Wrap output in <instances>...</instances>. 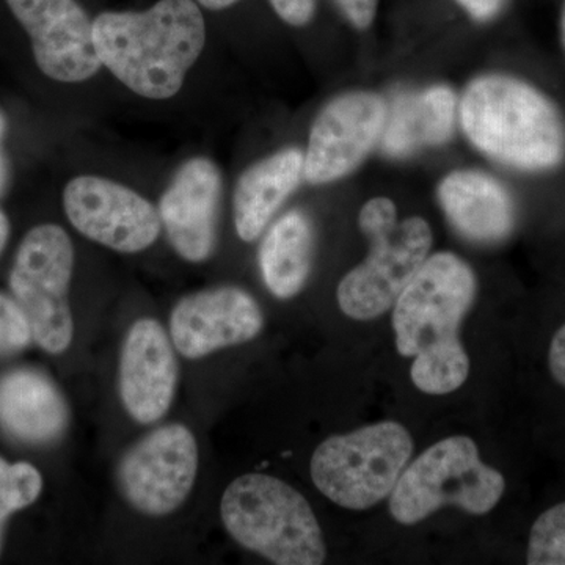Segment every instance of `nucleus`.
I'll return each mask as SVG.
<instances>
[{
	"mask_svg": "<svg viewBox=\"0 0 565 565\" xmlns=\"http://www.w3.org/2000/svg\"><path fill=\"white\" fill-rule=\"evenodd\" d=\"M478 294L473 269L451 252L435 253L393 305L397 352L414 359L416 388L433 396L459 390L470 374L460 326Z\"/></svg>",
	"mask_w": 565,
	"mask_h": 565,
	"instance_id": "nucleus-1",
	"label": "nucleus"
},
{
	"mask_svg": "<svg viewBox=\"0 0 565 565\" xmlns=\"http://www.w3.org/2000/svg\"><path fill=\"white\" fill-rule=\"evenodd\" d=\"M104 68L141 98H173L206 44L195 0H158L145 10H107L93 18Z\"/></svg>",
	"mask_w": 565,
	"mask_h": 565,
	"instance_id": "nucleus-2",
	"label": "nucleus"
},
{
	"mask_svg": "<svg viewBox=\"0 0 565 565\" xmlns=\"http://www.w3.org/2000/svg\"><path fill=\"white\" fill-rule=\"evenodd\" d=\"M465 136L487 158L520 172H548L565 159V126L534 85L486 74L468 84L459 107Z\"/></svg>",
	"mask_w": 565,
	"mask_h": 565,
	"instance_id": "nucleus-3",
	"label": "nucleus"
},
{
	"mask_svg": "<svg viewBox=\"0 0 565 565\" xmlns=\"http://www.w3.org/2000/svg\"><path fill=\"white\" fill-rule=\"evenodd\" d=\"M223 526L256 555L278 565H319L327 550L321 525L302 493L274 476L234 479L222 497Z\"/></svg>",
	"mask_w": 565,
	"mask_h": 565,
	"instance_id": "nucleus-4",
	"label": "nucleus"
},
{
	"mask_svg": "<svg viewBox=\"0 0 565 565\" xmlns=\"http://www.w3.org/2000/svg\"><path fill=\"white\" fill-rule=\"evenodd\" d=\"M359 226L370 241V253L338 285L341 311L355 321L385 315L408 281L429 258L434 236L423 217L397 218V207L386 196L364 203Z\"/></svg>",
	"mask_w": 565,
	"mask_h": 565,
	"instance_id": "nucleus-5",
	"label": "nucleus"
},
{
	"mask_svg": "<svg viewBox=\"0 0 565 565\" xmlns=\"http://www.w3.org/2000/svg\"><path fill=\"white\" fill-rule=\"evenodd\" d=\"M505 490L504 476L482 462L467 435L445 438L408 463L390 494V512L401 525L423 522L444 505L471 515L489 514Z\"/></svg>",
	"mask_w": 565,
	"mask_h": 565,
	"instance_id": "nucleus-6",
	"label": "nucleus"
},
{
	"mask_svg": "<svg viewBox=\"0 0 565 565\" xmlns=\"http://www.w3.org/2000/svg\"><path fill=\"white\" fill-rule=\"evenodd\" d=\"M414 455L403 424L382 422L332 435L316 449L311 479L334 504L364 511L392 494Z\"/></svg>",
	"mask_w": 565,
	"mask_h": 565,
	"instance_id": "nucleus-7",
	"label": "nucleus"
},
{
	"mask_svg": "<svg viewBox=\"0 0 565 565\" xmlns=\"http://www.w3.org/2000/svg\"><path fill=\"white\" fill-rule=\"evenodd\" d=\"M74 270V247L68 233L54 223L25 234L10 273L11 296L31 323L33 340L44 351L65 352L74 323L68 289Z\"/></svg>",
	"mask_w": 565,
	"mask_h": 565,
	"instance_id": "nucleus-8",
	"label": "nucleus"
},
{
	"mask_svg": "<svg viewBox=\"0 0 565 565\" xmlns=\"http://www.w3.org/2000/svg\"><path fill=\"white\" fill-rule=\"evenodd\" d=\"M199 473V445L184 424H166L134 445L118 465L122 497L140 514L180 509Z\"/></svg>",
	"mask_w": 565,
	"mask_h": 565,
	"instance_id": "nucleus-9",
	"label": "nucleus"
},
{
	"mask_svg": "<svg viewBox=\"0 0 565 565\" xmlns=\"http://www.w3.org/2000/svg\"><path fill=\"white\" fill-rule=\"evenodd\" d=\"M63 207L82 236L115 252L147 250L161 234L158 207L140 193L107 178H73L63 191Z\"/></svg>",
	"mask_w": 565,
	"mask_h": 565,
	"instance_id": "nucleus-10",
	"label": "nucleus"
},
{
	"mask_svg": "<svg viewBox=\"0 0 565 565\" xmlns=\"http://www.w3.org/2000/svg\"><path fill=\"white\" fill-rule=\"evenodd\" d=\"M386 107L382 96L370 92L344 93L327 103L303 151L305 181L330 184L353 172L381 140Z\"/></svg>",
	"mask_w": 565,
	"mask_h": 565,
	"instance_id": "nucleus-11",
	"label": "nucleus"
},
{
	"mask_svg": "<svg viewBox=\"0 0 565 565\" xmlns=\"http://www.w3.org/2000/svg\"><path fill=\"white\" fill-rule=\"evenodd\" d=\"M31 39L44 76L63 84L92 79L99 68L93 20L77 0H6Z\"/></svg>",
	"mask_w": 565,
	"mask_h": 565,
	"instance_id": "nucleus-12",
	"label": "nucleus"
},
{
	"mask_svg": "<svg viewBox=\"0 0 565 565\" xmlns=\"http://www.w3.org/2000/svg\"><path fill=\"white\" fill-rule=\"evenodd\" d=\"M264 315L255 297L237 286H218L182 297L170 315V337L185 359L255 340Z\"/></svg>",
	"mask_w": 565,
	"mask_h": 565,
	"instance_id": "nucleus-13",
	"label": "nucleus"
},
{
	"mask_svg": "<svg viewBox=\"0 0 565 565\" xmlns=\"http://www.w3.org/2000/svg\"><path fill=\"white\" fill-rule=\"evenodd\" d=\"M222 173L207 158L182 163L159 202V215L174 252L189 263L211 258L217 243Z\"/></svg>",
	"mask_w": 565,
	"mask_h": 565,
	"instance_id": "nucleus-14",
	"label": "nucleus"
},
{
	"mask_svg": "<svg viewBox=\"0 0 565 565\" xmlns=\"http://www.w3.org/2000/svg\"><path fill=\"white\" fill-rule=\"evenodd\" d=\"M178 385V360L161 323L143 318L132 323L120 355L118 388L134 422H159L172 407Z\"/></svg>",
	"mask_w": 565,
	"mask_h": 565,
	"instance_id": "nucleus-15",
	"label": "nucleus"
},
{
	"mask_svg": "<svg viewBox=\"0 0 565 565\" xmlns=\"http://www.w3.org/2000/svg\"><path fill=\"white\" fill-rule=\"evenodd\" d=\"M438 202L456 232L473 243H501L514 232V199L492 174L479 170L449 173L438 185Z\"/></svg>",
	"mask_w": 565,
	"mask_h": 565,
	"instance_id": "nucleus-16",
	"label": "nucleus"
},
{
	"mask_svg": "<svg viewBox=\"0 0 565 565\" xmlns=\"http://www.w3.org/2000/svg\"><path fill=\"white\" fill-rule=\"evenodd\" d=\"M68 404L47 375L17 370L0 379V426L24 444H51L65 434Z\"/></svg>",
	"mask_w": 565,
	"mask_h": 565,
	"instance_id": "nucleus-17",
	"label": "nucleus"
},
{
	"mask_svg": "<svg viewBox=\"0 0 565 565\" xmlns=\"http://www.w3.org/2000/svg\"><path fill=\"white\" fill-rule=\"evenodd\" d=\"M303 163L302 150L282 148L241 174L234 189L233 217L237 236L244 243L258 239L281 204L302 184Z\"/></svg>",
	"mask_w": 565,
	"mask_h": 565,
	"instance_id": "nucleus-18",
	"label": "nucleus"
},
{
	"mask_svg": "<svg viewBox=\"0 0 565 565\" xmlns=\"http://www.w3.org/2000/svg\"><path fill=\"white\" fill-rule=\"evenodd\" d=\"M457 99L445 85L399 93L386 107L381 136L382 151L390 158H407L427 147H438L455 132Z\"/></svg>",
	"mask_w": 565,
	"mask_h": 565,
	"instance_id": "nucleus-19",
	"label": "nucleus"
},
{
	"mask_svg": "<svg viewBox=\"0 0 565 565\" xmlns=\"http://www.w3.org/2000/svg\"><path fill=\"white\" fill-rule=\"evenodd\" d=\"M315 232L305 212L282 214L264 234L258 263L264 285L277 299H292L302 291L311 274Z\"/></svg>",
	"mask_w": 565,
	"mask_h": 565,
	"instance_id": "nucleus-20",
	"label": "nucleus"
},
{
	"mask_svg": "<svg viewBox=\"0 0 565 565\" xmlns=\"http://www.w3.org/2000/svg\"><path fill=\"white\" fill-rule=\"evenodd\" d=\"M530 565H565V501L535 520L527 541Z\"/></svg>",
	"mask_w": 565,
	"mask_h": 565,
	"instance_id": "nucleus-21",
	"label": "nucleus"
},
{
	"mask_svg": "<svg viewBox=\"0 0 565 565\" xmlns=\"http://www.w3.org/2000/svg\"><path fill=\"white\" fill-rule=\"evenodd\" d=\"M43 479L31 463H9L0 457V523L13 512L21 511L39 500Z\"/></svg>",
	"mask_w": 565,
	"mask_h": 565,
	"instance_id": "nucleus-22",
	"label": "nucleus"
},
{
	"mask_svg": "<svg viewBox=\"0 0 565 565\" xmlns=\"http://www.w3.org/2000/svg\"><path fill=\"white\" fill-rule=\"evenodd\" d=\"M31 323L13 297L0 294V353L20 352L32 343Z\"/></svg>",
	"mask_w": 565,
	"mask_h": 565,
	"instance_id": "nucleus-23",
	"label": "nucleus"
},
{
	"mask_svg": "<svg viewBox=\"0 0 565 565\" xmlns=\"http://www.w3.org/2000/svg\"><path fill=\"white\" fill-rule=\"evenodd\" d=\"M282 22L292 28L310 24L316 13V0H269Z\"/></svg>",
	"mask_w": 565,
	"mask_h": 565,
	"instance_id": "nucleus-24",
	"label": "nucleus"
},
{
	"mask_svg": "<svg viewBox=\"0 0 565 565\" xmlns=\"http://www.w3.org/2000/svg\"><path fill=\"white\" fill-rule=\"evenodd\" d=\"M353 28L359 31L370 28L374 22L379 0H334Z\"/></svg>",
	"mask_w": 565,
	"mask_h": 565,
	"instance_id": "nucleus-25",
	"label": "nucleus"
},
{
	"mask_svg": "<svg viewBox=\"0 0 565 565\" xmlns=\"http://www.w3.org/2000/svg\"><path fill=\"white\" fill-rule=\"evenodd\" d=\"M550 374L565 388V323L553 337L548 349Z\"/></svg>",
	"mask_w": 565,
	"mask_h": 565,
	"instance_id": "nucleus-26",
	"label": "nucleus"
},
{
	"mask_svg": "<svg viewBox=\"0 0 565 565\" xmlns=\"http://www.w3.org/2000/svg\"><path fill=\"white\" fill-rule=\"evenodd\" d=\"M475 21L489 22L503 11L505 0H456Z\"/></svg>",
	"mask_w": 565,
	"mask_h": 565,
	"instance_id": "nucleus-27",
	"label": "nucleus"
},
{
	"mask_svg": "<svg viewBox=\"0 0 565 565\" xmlns=\"http://www.w3.org/2000/svg\"><path fill=\"white\" fill-rule=\"evenodd\" d=\"M7 132V120L6 115L0 110V193L6 191L7 184L10 180V166L9 159H7L6 152H3L2 141Z\"/></svg>",
	"mask_w": 565,
	"mask_h": 565,
	"instance_id": "nucleus-28",
	"label": "nucleus"
},
{
	"mask_svg": "<svg viewBox=\"0 0 565 565\" xmlns=\"http://www.w3.org/2000/svg\"><path fill=\"white\" fill-rule=\"evenodd\" d=\"M203 10L207 11H223L232 9L241 0H195Z\"/></svg>",
	"mask_w": 565,
	"mask_h": 565,
	"instance_id": "nucleus-29",
	"label": "nucleus"
},
{
	"mask_svg": "<svg viewBox=\"0 0 565 565\" xmlns=\"http://www.w3.org/2000/svg\"><path fill=\"white\" fill-rule=\"evenodd\" d=\"M10 236V222L7 218L6 212L0 210V255H2L3 248L9 243Z\"/></svg>",
	"mask_w": 565,
	"mask_h": 565,
	"instance_id": "nucleus-30",
	"label": "nucleus"
},
{
	"mask_svg": "<svg viewBox=\"0 0 565 565\" xmlns=\"http://www.w3.org/2000/svg\"><path fill=\"white\" fill-rule=\"evenodd\" d=\"M561 35H563V44L565 50V2L563 9V18H561Z\"/></svg>",
	"mask_w": 565,
	"mask_h": 565,
	"instance_id": "nucleus-31",
	"label": "nucleus"
},
{
	"mask_svg": "<svg viewBox=\"0 0 565 565\" xmlns=\"http://www.w3.org/2000/svg\"><path fill=\"white\" fill-rule=\"evenodd\" d=\"M2 527H3V523H0V541H2Z\"/></svg>",
	"mask_w": 565,
	"mask_h": 565,
	"instance_id": "nucleus-32",
	"label": "nucleus"
}]
</instances>
